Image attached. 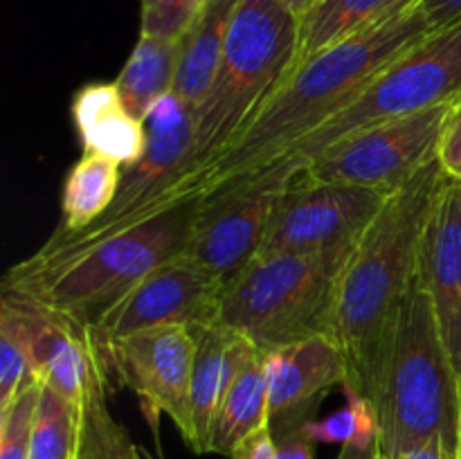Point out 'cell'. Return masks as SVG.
Here are the masks:
<instances>
[{"mask_svg":"<svg viewBox=\"0 0 461 459\" xmlns=\"http://www.w3.org/2000/svg\"><path fill=\"white\" fill-rule=\"evenodd\" d=\"M342 390H345L347 403L342 405L338 412L329 414V417L311 418L306 423V432H309L311 439L318 444H369V441H378V423L376 414H374L372 403L365 394H360L356 387H351L349 382H342Z\"/></svg>","mask_w":461,"mask_h":459,"instance_id":"484cf974","label":"cell"},{"mask_svg":"<svg viewBox=\"0 0 461 459\" xmlns=\"http://www.w3.org/2000/svg\"><path fill=\"white\" fill-rule=\"evenodd\" d=\"M237 3L239 0H207L201 4L187 32L180 36L174 94L192 111H196L198 104L205 99L214 81Z\"/></svg>","mask_w":461,"mask_h":459,"instance_id":"d6986e66","label":"cell"},{"mask_svg":"<svg viewBox=\"0 0 461 459\" xmlns=\"http://www.w3.org/2000/svg\"><path fill=\"white\" fill-rule=\"evenodd\" d=\"M369 403L383 457H394L432 436L457 446L461 378L419 270L387 333Z\"/></svg>","mask_w":461,"mask_h":459,"instance_id":"3957f363","label":"cell"},{"mask_svg":"<svg viewBox=\"0 0 461 459\" xmlns=\"http://www.w3.org/2000/svg\"><path fill=\"white\" fill-rule=\"evenodd\" d=\"M266 426H270L268 382H266L264 356L261 349H257L230 382L216 410L207 453L230 457L237 446Z\"/></svg>","mask_w":461,"mask_h":459,"instance_id":"44dd1931","label":"cell"},{"mask_svg":"<svg viewBox=\"0 0 461 459\" xmlns=\"http://www.w3.org/2000/svg\"><path fill=\"white\" fill-rule=\"evenodd\" d=\"M297 45V14L277 0H239L230 18L219 70L205 99L194 111V160L187 176L219 156L246 129L291 75Z\"/></svg>","mask_w":461,"mask_h":459,"instance_id":"5b68a950","label":"cell"},{"mask_svg":"<svg viewBox=\"0 0 461 459\" xmlns=\"http://www.w3.org/2000/svg\"><path fill=\"white\" fill-rule=\"evenodd\" d=\"M41 387V381L32 378L14 396L12 403L0 410V459H30Z\"/></svg>","mask_w":461,"mask_h":459,"instance_id":"4316f807","label":"cell"},{"mask_svg":"<svg viewBox=\"0 0 461 459\" xmlns=\"http://www.w3.org/2000/svg\"><path fill=\"white\" fill-rule=\"evenodd\" d=\"M124 166L97 153H84L68 171L61 196V225L54 232H79L106 214L115 202Z\"/></svg>","mask_w":461,"mask_h":459,"instance_id":"603a6c76","label":"cell"},{"mask_svg":"<svg viewBox=\"0 0 461 459\" xmlns=\"http://www.w3.org/2000/svg\"><path fill=\"white\" fill-rule=\"evenodd\" d=\"M338 459H383L381 446H378V441L340 446V454H338Z\"/></svg>","mask_w":461,"mask_h":459,"instance_id":"e575fe53","label":"cell"},{"mask_svg":"<svg viewBox=\"0 0 461 459\" xmlns=\"http://www.w3.org/2000/svg\"><path fill=\"white\" fill-rule=\"evenodd\" d=\"M201 4L196 0H142L140 34L158 39H180L192 25Z\"/></svg>","mask_w":461,"mask_h":459,"instance_id":"83f0119b","label":"cell"},{"mask_svg":"<svg viewBox=\"0 0 461 459\" xmlns=\"http://www.w3.org/2000/svg\"><path fill=\"white\" fill-rule=\"evenodd\" d=\"M383 459H457V446L446 441L444 436H432V439L423 441V444L414 446V448L403 450V453L394 454V457Z\"/></svg>","mask_w":461,"mask_h":459,"instance_id":"836d02e7","label":"cell"},{"mask_svg":"<svg viewBox=\"0 0 461 459\" xmlns=\"http://www.w3.org/2000/svg\"><path fill=\"white\" fill-rule=\"evenodd\" d=\"M194 214L196 205L189 202L90 246L68 250L41 246L5 274L3 291L21 292L95 324L108 306L183 250Z\"/></svg>","mask_w":461,"mask_h":459,"instance_id":"277c9868","label":"cell"},{"mask_svg":"<svg viewBox=\"0 0 461 459\" xmlns=\"http://www.w3.org/2000/svg\"><path fill=\"white\" fill-rule=\"evenodd\" d=\"M223 284L178 252L108 306L93 324L99 346L167 324L201 328L216 322Z\"/></svg>","mask_w":461,"mask_h":459,"instance_id":"4fadbf2b","label":"cell"},{"mask_svg":"<svg viewBox=\"0 0 461 459\" xmlns=\"http://www.w3.org/2000/svg\"><path fill=\"white\" fill-rule=\"evenodd\" d=\"M419 3L421 0H318L300 18V45L293 68L351 36L419 7Z\"/></svg>","mask_w":461,"mask_h":459,"instance_id":"ffe728a7","label":"cell"},{"mask_svg":"<svg viewBox=\"0 0 461 459\" xmlns=\"http://www.w3.org/2000/svg\"><path fill=\"white\" fill-rule=\"evenodd\" d=\"M446 183L435 160L392 192L358 238L338 282L331 336L347 358V382L367 399L396 310L417 277L428 219Z\"/></svg>","mask_w":461,"mask_h":459,"instance_id":"7a4b0ae2","label":"cell"},{"mask_svg":"<svg viewBox=\"0 0 461 459\" xmlns=\"http://www.w3.org/2000/svg\"><path fill=\"white\" fill-rule=\"evenodd\" d=\"M72 120L84 153L111 158L122 166H133L147 148V129L126 108L115 81L86 84L72 97Z\"/></svg>","mask_w":461,"mask_h":459,"instance_id":"ac0fdd59","label":"cell"},{"mask_svg":"<svg viewBox=\"0 0 461 459\" xmlns=\"http://www.w3.org/2000/svg\"><path fill=\"white\" fill-rule=\"evenodd\" d=\"M419 274L432 300L450 363L461 378V183L448 180L428 219Z\"/></svg>","mask_w":461,"mask_h":459,"instance_id":"2e32d148","label":"cell"},{"mask_svg":"<svg viewBox=\"0 0 461 459\" xmlns=\"http://www.w3.org/2000/svg\"><path fill=\"white\" fill-rule=\"evenodd\" d=\"M142 122L147 129V148L133 166L124 169L120 192L106 214L79 232H52L43 248H84L158 216L156 207L162 194L192 169L194 111L171 93L153 104Z\"/></svg>","mask_w":461,"mask_h":459,"instance_id":"ba28073f","label":"cell"},{"mask_svg":"<svg viewBox=\"0 0 461 459\" xmlns=\"http://www.w3.org/2000/svg\"><path fill=\"white\" fill-rule=\"evenodd\" d=\"M32 378L34 376L21 338L12 327L0 322V410L7 408Z\"/></svg>","mask_w":461,"mask_h":459,"instance_id":"f1b7e54d","label":"cell"},{"mask_svg":"<svg viewBox=\"0 0 461 459\" xmlns=\"http://www.w3.org/2000/svg\"><path fill=\"white\" fill-rule=\"evenodd\" d=\"M419 12L426 16L428 25L432 30L450 25L461 18V0H421Z\"/></svg>","mask_w":461,"mask_h":459,"instance_id":"1f68e13d","label":"cell"},{"mask_svg":"<svg viewBox=\"0 0 461 459\" xmlns=\"http://www.w3.org/2000/svg\"><path fill=\"white\" fill-rule=\"evenodd\" d=\"M138 454L140 446L108 410V392L90 396L84 403L79 459H138Z\"/></svg>","mask_w":461,"mask_h":459,"instance_id":"d4e9b609","label":"cell"},{"mask_svg":"<svg viewBox=\"0 0 461 459\" xmlns=\"http://www.w3.org/2000/svg\"><path fill=\"white\" fill-rule=\"evenodd\" d=\"M461 90V18L432 30L417 45L401 54L385 70L378 72L367 88L338 115L297 142L286 156L275 162L264 176L252 180L241 192L282 189L304 171L315 156L331 144L383 124L401 120L446 102ZM237 192V194H241ZM234 196V194H232ZM228 198V196H225Z\"/></svg>","mask_w":461,"mask_h":459,"instance_id":"52a82bcc","label":"cell"},{"mask_svg":"<svg viewBox=\"0 0 461 459\" xmlns=\"http://www.w3.org/2000/svg\"><path fill=\"white\" fill-rule=\"evenodd\" d=\"M311 417L270 426L275 436V459H315V441L306 432Z\"/></svg>","mask_w":461,"mask_h":459,"instance_id":"4dcf8cb0","label":"cell"},{"mask_svg":"<svg viewBox=\"0 0 461 459\" xmlns=\"http://www.w3.org/2000/svg\"><path fill=\"white\" fill-rule=\"evenodd\" d=\"M277 3H282L284 7H288L293 14H297V16L302 18L315 3H318V0H277Z\"/></svg>","mask_w":461,"mask_h":459,"instance_id":"d590c367","label":"cell"},{"mask_svg":"<svg viewBox=\"0 0 461 459\" xmlns=\"http://www.w3.org/2000/svg\"><path fill=\"white\" fill-rule=\"evenodd\" d=\"M390 192L297 176L279 192L259 256L322 252L363 237Z\"/></svg>","mask_w":461,"mask_h":459,"instance_id":"8fae6325","label":"cell"},{"mask_svg":"<svg viewBox=\"0 0 461 459\" xmlns=\"http://www.w3.org/2000/svg\"><path fill=\"white\" fill-rule=\"evenodd\" d=\"M230 459H275V436L270 426L248 436L241 446H237Z\"/></svg>","mask_w":461,"mask_h":459,"instance_id":"d6a6232c","label":"cell"},{"mask_svg":"<svg viewBox=\"0 0 461 459\" xmlns=\"http://www.w3.org/2000/svg\"><path fill=\"white\" fill-rule=\"evenodd\" d=\"M180 39H158L140 34L129 61L117 75L115 86L126 108L144 120L153 104L174 93L178 70Z\"/></svg>","mask_w":461,"mask_h":459,"instance_id":"7402d4cb","label":"cell"},{"mask_svg":"<svg viewBox=\"0 0 461 459\" xmlns=\"http://www.w3.org/2000/svg\"><path fill=\"white\" fill-rule=\"evenodd\" d=\"M428 34L430 25L414 7L293 68L228 148L162 194L156 214L189 202L207 205L241 192L349 106L378 72Z\"/></svg>","mask_w":461,"mask_h":459,"instance_id":"6da1fadb","label":"cell"},{"mask_svg":"<svg viewBox=\"0 0 461 459\" xmlns=\"http://www.w3.org/2000/svg\"><path fill=\"white\" fill-rule=\"evenodd\" d=\"M450 99L414 115L369 126L331 144L300 176L396 192L437 160Z\"/></svg>","mask_w":461,"mask_h":459,"instance_id":"9c48e42d","label":"cell"},{"mask_svg":"<svg viewBox=\"0 0 461 459\" xmlns=\"http://www.w3.org/2000/svg\"><path fill=\"white\" fill-rule=\"evenodd\" d=\"M282 189H252L196 205L180 255L225 286L259 256Z\"/></svg>","mask_w":461,"mask_h":459,"instance_id":"5bb4252c","label":"cell"},{"mask_svg":"<svg viewBox=\"0 0 461 459\" xmlns=\"http://www.w3.org/2000/svg\"><path fill=\"white\" fill-rule=\"evenodd\" d=\"M194 354L196 328L185 324L144 328L106 346L111 376L133 390L153 435L165 414L187 439Z\"/></svg>","mask_w":461,"mask_h":459,"instance_id":"7c38bea8","label":"cell"},{"mask_svg":"<svg viewBox=\"0 0 461 459\" xmlns=\"http://www.w3.org/2000/svg\"><path fill=\"white\" fill-rule=\"evenodd\" d=\"M0 322L21 338L36 381L77 405L108 392L113 376L93 324L14 291L0 295Z\"/></svg>","mask_w":461,"mask_h":459,"instance_id":"30bf717a","label":"cell"},{"mask_svg":"<svg viewBox=\"0 0 461 459\" xmlns=\"http://www.w3.org/2000/svg\"><path fill=\"white\" fill-rule=\"evenodd\" d=\"M268 382L270 426L313 417L331 387L349 378V367L336 338L329 333L261 351Z\"/></svg>","mask_w":461,"mask_h":459,"instance_id":"9a60e30c","label":"cell"},{"mask_svg":"<svg viewBox=\"0 0 461 459\" xmlns=\"http://www.w3.org/2000/svg\"><path fill=\"white\" fill-rule=\"evenodd\" d=\"M257 346L241 333L219 324L196 328L192 387H189V435L187 446L198 454L207 453L216 410L243 364Z\"/></svg>","mask_w":461,"mask_h":459,"instance_id":"e0dca14e","label":"cell"},{"mask_svg":"<svg viewBox=\"0 0 461 459\" xmlns=\"http://www.w3.org/2000/svg\"><path fill=\"white\" fill-rule=\"evenodd\" d=\"M138 459H162L160 454H151V453H147V450H142L140 448V454H138Z\"/></svg>","mask_w":461,"mask_h":459,"instance_id":"8d00e7d4","label":"cell"},{"mask_svg":"<svg viewBox=\"0 0 461 459\" xmlns=\"http://www.w3.org/2000/svg\"><path fill=\"white\" fill-rule=\"evenodd\" d=\"M356 243L257 256L223 286L214 324L241 333L261 351L320 333L331 336L338 282Z\"/></svg>","mask_w":461,"mask_h":459,"instance_id":"8992f818","label":"cell"},{"mask_svg":"<svg viewBox=\"0 0 461 459\" xmlns=\"http://www.w3.org/2000/svg\"><path fill=\"white\" fill-rule=\"evenodd\" d=\"M457 459H461V414H459V432H457Z\"/></svg>","mask_w":461,"mask_h":459,"instance_id":"74e56055","label":"cell"},{"mask_svg":"<svg viewBox=\"0 0 461 459\" xmlns=\"http://www.w3.org/2000/svg\"><path fill=\"white\" fill-rule=\"evenodd\" d=\"M81 430L84 405L72 403L52 387H41L30 459H79Z\"/></svg>","mask_w":461,"mask_h":459,"instance_id":"cb8c5ba5","label":"cell"},{"mask_svg":"<svg viewBox=\"0 0 461 459\" xmlns=\"http://www.w3.org/2000/svg\"><path fill=\"white\" fill-rule=\"evenodd\" d=\"M437 162L448 180L461 183V90L450 99V111L441 130Z\"/></svg>","mask_w":461,"mask_h":459,"instance_id":"f546056e","label":"cell"}]
</instances>
